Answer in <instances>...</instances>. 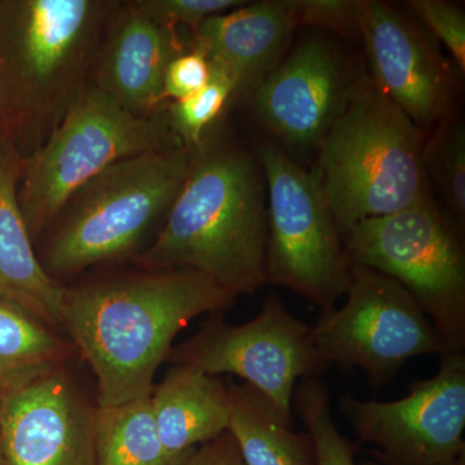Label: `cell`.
Instances as JSON below:
<instances>
[{"label":"cell","mask_w":465,"mask_h":465,"mask_svg":"<svg viewBox=\"0 0 465 465\" xmlns=\"http://www.w3.org/2000/svg\"><path fill=\"white\" fill-rule=\"evenodd\" d=\"M232 291L193 269H170L65 289L63 326L97 379V406L145 399L177 333L224 313Z\"/></svg>","instance_id":"obj_1"},{"label":"cell","mask_w":465,"mask_h":465,"mask_svg":"<svg viewBox=\"0 0 465 465\" xmlns=\"http://www.w3.org/2000/svg\"><path fill=\"white\" fill-rule=\"evenodd\" d=\"M255 161L241 150H194L166 223L136 264L149 272L193 269L235 295L268 284V216Z\"/></svg>","instance_id":"obj_2"},{"label":"cell","mask_w":465,"mask_h":465,"mask_svg":"<svg viewBox=\"0 0 465 465\" xmlns=\"http://www.w3.org/2000/svg\"><path fill=\"white\" fill-rule=\"evenodd\" d=\"M316 177L342 234L430 201L419 128L375 84L349 96L320 143Z\"/></svg>","instance_id":"obj_3"},{"label":"cell","mask_w":465,"mask_h":465,"mask_svg":"<svg viewBox=\"0 0 465 465\" xmlns=\"http://www.w3.org/2000/svg\"><path fill=\"white\" fill-rule=\"evenodd\" d=\"M180 145L168 114H134L96 85H84L47 139L24 158L18 202L30 234L54 222L106 168Z\"/></svg>","instance_id":"obj_4"},{"label":"cell","mask_w":465,"mask_h":465,"mask_svg":"<svg viewBox=\"0 0 465 465\" xmlns=\"http://www.w3.org/2000/svg\"><path fill=\"white\" fill-rule=\"evenodd\" d=\"M194 150L180 145L124 159L75 193L45 249L51 277L124 258L170 210L191 171Z\"/></svg>","instance_id":"obj_5"},{"label":"cell","mask_w":465,"mask_h":465,"mask_svg":"<svg viewBox=\"0 0 465 465\" xmlns=\"http://www.w3.org/2000/svg\"><path fill=\"white\" fill-rule=\"evenodd\" d=\"M342 243L354 265L387 275L415 299L439 332L442 356L464 353V247L430 200L357 223Z\"/></svg>","instance_id":"obj_6"},{"label":"cell","mask_w":465,"mask_h":465,"mask_svg":"<svg viewBox=\"0 0 465 465\" xmlns=\"http://www.w3.org/2000/svg\"><path fill=\"white\" fill-rule=\"evenodd\" d=\"M11 8L0 65L7 69L17 108L32 127L38 149L84 87L85 65L113 5L94 0H25Z\"/></svg>","instance_id":"obj_7"},{"label":"cell","mask_w":465,"mask_h":465,"mask_svg":"<svg viewBox=\"0 0 465 465\" xmlns=\"http://www.w3.org/2000/svg\"><path fill=\"white\" fill-rule=\"evenodd\" d=\"M260 163L268 191V284L331 311L347 292L353 262L322 186L272 143L260 150Z\"/></svg>","instance_id":"obj_8"},{"label":"cell","mask_w":465,"mask_h":465,"mask_svg":"<svg viewBox=\"0 0 465 465\" xmlns=\"http://www.w3.org/2000/svg\"><path fill=\"white\" fill-rule=\"evenodd\" d=\"M167 358L208 375L238 376L264 393L291 423L296 385L331 367L316 347L312 326L293 316L275 292L268 293L258 316L247 323L231 324L224 313L208 314L201 329L171 348Z\"/></svg>","instance_id":"obj_9"},{"label":"cell","mask_w":465,"mask_h":465,"mask_svg":"<svg viewBox=\"0 0 465 465\" xmlns=\"http://www.w3.org/2000/svg\"><path fill=\"white\" fill-rule=\"evenodd\" d=\"M347 302L322 312L312 326L314 342L330 366L360 369L375 388L393 381L411 358L443 354L433 323L415 299L387 275L354 265Z\"/></svg>","instance_id":"obj_10"},{"label":"cell","mask_w":465,"mask_h":465,"mask_svg":"<svg viewBox=\"0 0 465 465\" xmlns=\"http://www.w3.org/2000/svg\"><path fill=\"white\" fill-rule=\"evenodd\" d=\"M361 442L381 465H465V354L440 356V370L396 401L339 399Z\"/></svg>","instance_id":"obj_11"},{"label":"cell","mask_w":465,"mask_h":465,"mask_svg":"<svg viewBox=\"0 0 465 465\" xmlns=\"http://www.w3.org/2000/svg\"><path fill=\"white\" fill-rule=\"evenodd\" d=\"M94 412L65 366L0 391L5 465H97Z\"/></svg>","instance_id":"obj_12"},{"label":"cell","mask_w":465,"mask_h":465,"mask_svg":"<svg viewBox=\"0 0 465 465\" xmlns=\"http://www.w3.org/2000/svg\"><path fill=\"white\" fill-rule=\"evenodd\" d=\"M357 30L365 42L375 87L416 127L437 121L448 106L451 76L430 38L381 2H358Z\"/></svg>","instance_id":"obj_13"},{"label":"cell","mask_w":465,"mask_h":465,"mask_svg":"<svg viewBox=\"0 0 465 465\" xmlns=\"http://www.w3.org/2000/svg\"><path fill=\"white\" fill-rule=\"evenodd\" d=\"M255 88L259 115L292 146L320 143L348 100L341 58L318 39L302 43Z\"/></svg>","instance_id":"obj_14"},{"label":"cell","mask_w":465,"mask_h":465,"mask_svg":"<svg viewBox=\"0 0 465 465\" xmlns=\"http://www.w3.org/2000/svg\"><path fill=\"white\" fill-rule=\"evenodd\" d=\"M296 26L290 0L246 3L193 29L194 51L224 73L235 91L246 90L278 65Z\"/></svg>","instance_id":"obj_15"},{"label":"cell","mask_w":465,"mask_h":465,"mask_svg":"<svg viewBox=\"0 0 465 465\" xmlns=\"http://www.w3.org/2000/svg\"><path fill=\"white\" fill-rule=\"evenodd\" d=\"M179 54L174 30L127 5L116 15L101 51L96 87L134 114L146 115L161 103L164 73Z\"/></svg>","instance_id":"obj_16"},{"label":"cell","mask_w":465,"mask_h":465,"mask_svg":"<svg viewBox=\"0 0 465 465\" xmlns=\"http://www.w3.org/2000/svg\"><path fill=\"white\" fill-rule=\"evenodd\" d=\"M24 157L0 143V300L24 309L54 329L63 326L65 287L36 258L18 202Z\"/></svg>","instance_id":"obj_17"},{"label":"cell","mask_w":465,"mask_h":465,"mask_svg":"<svg viewBox=\"0 0 465 465\" xmlns=\"http://www.w3.org/2000/svg\"><path fill=\"white\" fill-rule=\"evenodd\" d=\"M159 439L173 460L185 461L200 446L228 432V385L198 367L173 365L150 393Z\"/></svg>","instance_id":"obj_18"},{"label":"cell","mask_w":465,"mask_h":465,"mask_svg":"<svg viewBox=\"0 0 465 465\" xmlns=\"http://www.w3.org/2000/svg\"><path fill=\"white\" fill-rule=\"evenodd\" d=\"M228 432L246 465H318L316 446L308 432H295L264 393L246 384L226 381Z\"/></svg>","instance_id":"obj_19"},{"label":"cell","mask_w":465,"mask_h":465,"mask_svg":"<svg viewBox=\"0 0 465 465\" xmlns=\"http://www.w3.org/2000/svg\"><path fill=\"white\" fill-rule=\"evenodd\" d=\"M97 465H183L159 439L150 396L115 406H96Z\"/></svg>","instance_id":"obj_20"},{"label":"cell","mask_w":465,"mask_h":465,"mask_svg":"<svg viewBox=\"0 0 465 465\" xmlns=\"http://www.w3.org/2000/svg\"><path fill=\"white\" fill-rule=\"evenodd\" d=\"M72 348L52 327L0 300V391L64 367Z\"/></svg>","instance_id":"obj_21"},{"label":"cell","mask_w":465,"mask_h":465,"mask_svg":"<svg viewBox=\"0 0 465 465\" xmlns=\"http://www.w3.org/2000/svg\"><path fill=\"white\" fill-rule=\"evenodd\" d=\"M292 410L307 427L316 446L318 465H357L360 445L342 436L331 414L329 388L317 378L299 381L293 391Z\"/></svg>","instance_id":"obj_22"},{"label":"cell","mask_w":465,"mask_h":465,"mask_svg":"<svg viewBox=\"0 0 465 465\" xmlns=\"http://www.w3.org/2000/svg\"><path fill=\"white\" fill-rule=\"evenodd\" d=\"M211 72L213 75L206 87L185 99L174 101L168 112L174 134L183 146L191 150L203 146L202 137L204 131L215 121L224 109L226 101L235 92L234 84L224 73L213 67Z\"/></svg>","instance_id":"obj_23"},{"label":"cell","mask_w":465,"mask_h":465,"mask_svg":"<svg viewBox=\"0 0 465 465\" xmlns=\"http://www.w3.org/2000/svg\"><path fill=\"white\" fill-rule=\"evenodd\" d=\"M424 162L430 163L443 197L454 215H465V136L463 127L452 125L434 137Z\"/></svg>","instance_id":"obj_24"},{"label":"cell","mask_w":465,"mask_h":465,"mask_svg":"<svg viewBox=\"0 0 465 465\" xmlns=\"http://www.w3.org/2000/svg\"><path fill=\"white\" fill-rule=\"evenodd\" d=\"M246 3L242 0H142L134 5L159 25L173 30L177 25L195 29L208 17L242 7Z\"/></svg>","instance_id":"obj_25"},{"label":"cell","mask_w":465,"mask_h":465,"mask_svg":"<svg viewBox=\"0 0 465 465\" xmlns=\"http://www.w3.org/2000/svg\"><path fill=\"white\" fill-rule=\"evenodd\" d=\"M409 7L451 52L461 72L465 70V17L454 5L442 0H411Z\"/></svg>","instance_id":"obj_26"},{"label":"cell","mask_w":465,"mask_h":465,"mask_svg":"<svg viewBox=\"0 0 465 465\" xmlns=\"http://www.w3.org/2000/svg\"><path fill=\"white\" fill-rule=\"evenodd\" d=\"M210 64L200 52L179 54L168 64L161 99L180 101L206 87L211 81Z\"/></svg>","instance_id":"obj_27"},{"label":"cell","mask_w":465,"mask_h":465,"mask_svg":"<svg viewBox=\"0 0 465 465\" xmlns=\"http://www.w3.org/2000/svg\"><path fill=\"white\" fill-rule=\"evenodd\" d=\"M298 25H321L338 32L357 30L358 2L349 0H290Z\"/></svg>","instance_id":"obj_28"},{"label":"cell","mask_w":465,"mask_h":465,"mask_svg":"<svg viewBox=\"0 0 465 465\" xmlns=\"http://www.w3.org/2000/svg\"><path fill=\"white\" fill-rule=\"evenodd\" d=\"M183 465H246L231 433L200 446Z\"/></svg>","instance_id":"obj_29"},{"label":"cell","mask_w":465,"mask_h":465,"mask_svg":"<svg viewBox=\"0 0 465 465\" xmlns=\"http://www.w3.org/2000/svg\"><path fill=\"white\" fill-rule=\"evenodd\" d=\"M0 465H5V458H3L2 440H0Z\"/></svg>","instance_id":"obj_30"},{"label":"cell","mask_w":465,"mask_h":465,"mask_svg":"<svg viewBox=\"0 0 465 465\" xmlns=\"http://www.w3.org/2000/svg\"><path fill=\"white\" fill-rule=\"evenodd\" d=\"M361 465H381V464H379L378 461H365V463H362Z\"/></svg>","instance_id":"obj_31"}]
</instances>
